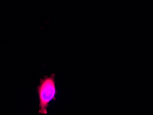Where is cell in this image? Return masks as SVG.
I'll return each instance as SVG.
<instances>
[{
    "instance_id": "obj_1",
    "label": "cell",
    "mask_w": 153,
    "mask_h": 115,
    "mask_svg": "<svg viewBox=\"0 0 153 115\" xmlns=\"http://www.w3.org/2000/svg\"><path fill=\"white\" fill-rule=\"evenodd\" d=\"M39 97V113L48 114V108L51 101H56L57 90L56 87L55 74L40 79L39 85L37 87Z\"/></svg>"
}]
</instances>
